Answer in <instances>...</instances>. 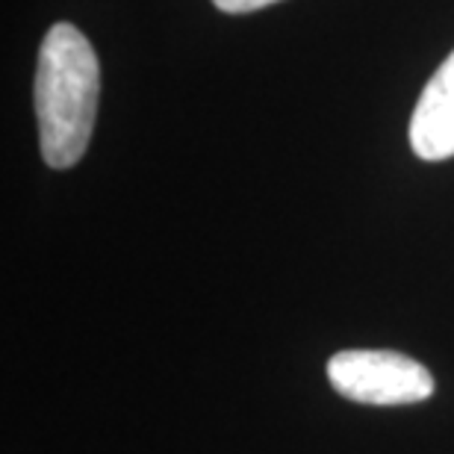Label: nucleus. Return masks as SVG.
Returning <instances> with one entry per match:
<instances>
[{"label": "nucleus", "mask_w": 454, "mask_h": 454, "mask_svg": "<svg viewBox=\"0 0 454 454\" xmlns=\"http://www.w3.org/2000/svg\"><path fill=\"white\" fill-rule=\"evenodd\" d=\"M411 148L428 162L454 157V51L422 89L411 115Z\"/></svg>", "instance_id": "3"}, {"label": "nucleus", "mask_w": 454, "mask_h": 454, "mask_svg": "<svg viewBox=\"0 0 454 454\" xmlns=\"http://www.w3.org/2000/svg\"><path fill=\"white\" fill-rule=\"evenodd\" d=\"M222 12H231V15H242V12H254V9H262V6H271L278 0H213Z\"/></svg>", "instance_id": "4"}, {"label": "nucleus", "mask_w": 454, "mask_h": 454, "mask_svg": "<svg viewBox=\"0 0 454 454\" xmlns=\"http://www.w3.org/2000/svg\"><path fill=\"white\" fill-rule=\"evenodd\" d=\"M33 98L44 162L57 171L77 166L95 130L101 66L74 24L59 21L44 35Z\"/></svg>", "instance_id": "1"}, {"label": "nucleus", "mask_w": 454, "mask_h": 454, "mask_svg": "<svg viewBox=\"0 0 454 454\" xmlns=\"http://www.w3.org/2000/svg\"><path fill=\"white\" fill-rule=\"evenodd\" d=\"M328 380L340 395L372 407L416 404L434 393L431 372L398 351H340L328 360Z\"/></svg>", "instance_id": "2"}]
</instances>
